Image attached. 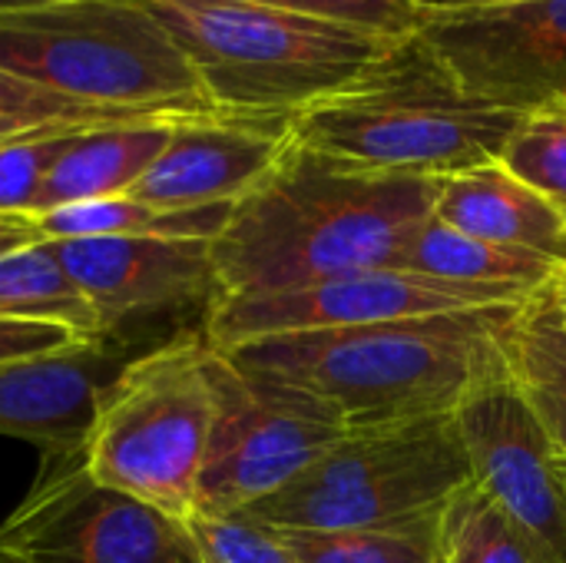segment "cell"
Wrapping results in <instances>:
<instances>
[{
	"label": "cell",
	"mask_w": 566,
	"mask_h": 563,
	"mask_svg": "<svg viewBox=\"0 0 566 563\" xmlns=\"http://www.w3.org/2000/svg\"><path fill=\"white\" fill-rule=\"evenodd\" d=\"M136 119H176V116H139L106 106H90L80 100H66L53 90H43L30 80H20L0 70V123L20 126H113V123H136Z\"/></svg>",
	"instance_id": "26"
},
{
	"label": "cell",
	"mask_w": 566,
	"mask_h": 563,
	"mask_svg": "<svg viewBox=\"0 0 566 563\" xmlns=\"http://www.w3.org/2000/svg\"><path fill=\"white\" fill-rule=\"evenodd\" d=\"M232 206L159 209L133 196L73 202L33 216L36 239H209L222 232Z\"/></svg>",
	"instance_id": "20"
},
{
	"label": "cell",
	"mask_w": 566,
	"mask_h": 563,
	"mask_svg": "<svg viewBox=\"0 0 566 563\" xmlns=\"http://www.w3.org/2000/svg\"><path fill=\"white\" fill-rule=\"evenodd\" d=\"M212 345L182 332L133 355L99 392L80 458L90 478L189 521L216 428Z\"/></svg>",
	"instance_id": "6"
},
{
	"label": "cell",
	"mask_w": 566,
	"mask_h": 563,
	"mask_svg": "<svg viewBox=\"0 0 566 563\" xmlns=\"http://www.w3.org/2000/svg\"><path fill=\"white\" fill-rule=\"evenodd\" d=\"M116 338L0 365V438L27 441L40 461L83 448L103 385L133 358Z\"/></svg>",
	"instance_id": "15"
},
{
	"label": "cell",
	"mask_w": 566,
	"mask_h": 563,
	"mask_svg": "<svg viewBox=\"0 0 566 563\" xmlns=\"http://www.w3.org/2000/svg\"><path fill=\"white\" fill-rule=\"evenodd\" d=\"M471 481L454 415L352 431L295 481L242 511L272 531H385L441 514Z\"/></svg>",
	"instance_id": "7"
},
{
	"label": "cell",
	"mask_w": 566,
	"mask_h": 563,
	"mask_svg": "<svg viewBox=\"0 0 566 563\" xmlns=\"http://www.w3.org/2000/svg\"><path fill=\"white\" fill-rule=\"evenodd\" d=\"M524 113L474 96L415 30L361 76L292 119V136L335 159L408 176L497 163Z\"/></svg>",
	"instance_id": "3"
},
{
	"label": "cell",
	"mask_w": 566,
	"mask_h": 563,
	"mask_svg": "<svg viewBox=\"0 0 566 563\" xmlns=\"http://www.w3.org/2000/svg\"><path fill=\"white\" fill-rule=\"evenodd\" d=\"M0 70L66 100L139 116L219 113L146 0H70L0 13Z\"/></svg>",
	"instance_id": "5"
},
{
	"label": "cell",
	"mask_w": 566,
	"mask_h": 563,
	"mask_svg": "<svg viewBox=\"0 0 566 563\" xmlns=\"http://www.w3.org/2000/svg\"><path fill=\"white\" fill-rule=\"evenodd\" d=\"M398 269L444 279V282H461V285H501L521 292H541L554 285L557 275L564 272L560 265L541 256L484 242L478 236L444 226L434 216L411 239V246L398 259Z\"/></svg>",
	"instance_id": "18"
},
{
	"label": "cell",
	"mask_w": 566,
	"mask_h": 563,
	"mask_svg": "<svg viewBox=\"0 0 566 563\" xmlns=\"http://www.w3.org/2000/svg\"><path fill=\"white\" fill-rule=\"evenodd\" d=\"M444 3H458V7H478V3H514V0H444Z\"/></svg>",
	"instance_id": "34"
},
{
	"label": "cell",
	"mask_w": 566,
	"mask_h": 563,
	"mask_svg": "<svg viewBox=\"0 0 566 563\" xmlns=\"http://www.w3.org/2000/svg\"><path fill=\"white\" fill-rule=\"evenodd\" d=\"M537 292L501 289V285H461L408 269H368L355 275L325 279L302 289L216 299L202 315V338L226 352L269 335L322 332L401 322L421 315H448L494 305H524Z\"/></svg>",
	"instance_id": "10"
},
{
	"label": "cell",
	"mask_w": 566,
	"mask_h": 563,
	"mask_svg": "<svg viewBox=\"0 0 566 563\" xmlns=\"http://www.w3.org/2000/svg\"><path fill=\"white\" fill-rule=\"evenodd\" d=\"M80 129L83 126H46L0 143V216H33L53 163Z\"/></svg>",
	"instance_id": "25"
},
{
	"label": "cell",
	"mask_w": 566,
	"mask_h": 563,
	"mask_svg": "<svg viewBox=\"0 0 566 563\" xmlns=\"http://www.w3.org/2000/svg\"><path fill=\"white\" fill-rule=\"evenodd\" d=\"M90 338L73 335L70 329L56 325H33V322H10L0 319V365L7 362H23V358H43L66 352L73 345H83ZM96 342V338H93Z\"/></svg>",
	"instance_id": "29"
},
{
	"label": "cell",
	"mask_w": 566,
	"mask_h": 563,
	"mask_svg": "<svg viewBox=\"0 0 566 563\" xmlns=\"http://www.w3.org/2000/svg\"><path fill=\"white\" fill-rule=\"evenodd\" d=\"M418 33L474 96L524 116L566 110V0H424Z\"/></svg>",
	"instance_id": "11"
},
{
	"label": "cell",
	"mask_w": 566,
	"mask_h": 563,
	"mask_svg": "<svg viewBox=\"0 0 566 563\" xmlns=\"http://www.w3.org/2000/svg\"><path fill=\"white\" fill-rule=\"evenodd\" d=\"M53 3H70V0H0V13H23V10H40Z\"/></svg>",
	"instance_id": "31"
},
{
	"label": "cell",
	"mask_w": 566,
	"mask_h": 563,
	"mask_svg": "<svg viewBox=\"0 0 566 563\" xmlns=\"http://www.w3.org/2000/svg\"><path fill=\"white\" fill-rule=\"evenodd\" d=\"M33 239H36V229L30 216H0V252L27 246Z\"/></svg>",
	"instance_id": "30"
},
{
	"label": "cell",
	"mask_w": 566,
	"mask_h": 563,
	"mask_svg": "<svg viewBox=\"0 0 566 563\" xmlns=\"http://www.w3.org/2000/svg\"><path fill=\"white\" fill-rule=\"evenodd\" d=\"M30 129H46V126H20V123H0V143L3 139H13V136H23Z\"/></svg>",
	"instance_id": "33"
},
{
	"label": "cell",
	"mask_w": 566,
	"mask_h": 563,
	"mask_svg": "<svg viewBox=\"0 0 566 563\" xmlns=\"http://www.w3.org/2000/svg\"><path fill=\"white\" fill-rule=\"evenodd\" d=\"M235 3L295 10V13L325 17V20L391 33V37L415 33L418 20L424 13V0H235Z\"/></svg>",
	"instance_id": "28"
},
{
	"label": "cell",
	"mask_w": 566,
	"mask_h": 563,
	"mask_svg": "<svg viewBox=\"0 0 566 563\" xmlns=\"http://www.w3.org/2000/svg\"><path fill=\"white\" fill-rule=\"evenodd\" d=\"M551 292H554V302H557V312H560V319H564V329H566V269L557 275V282L551 285Z\"/></svg>",
	"instance_id": "32"
},
{
	"label": "cell",
	"mask_w": 566,
	"mask_h": 563,
	"mask_svg": "<svg viewBox=\"0 0 566 563\" xmlns=\"http://www.w3.org/2000/svg\"><path fill=\"white\" fill-rule=\"evenodd\" d=\"M438 541L441 563H544L517 524L474 481L444 501Z\"/></svg>",
	"instance_id": "22"
},
{
	"label": "cell",
	"mask_w": 566,
	"mask_h": 563,
	"mask_svg": "<svg viewBox=\"0 0 566 563\" xmlns=\"http://www.w3.org/2000/svg\"><path fill=\"white\" fill-rule=\"evenodd\" d=\"M289 146V116H179L172 123L169 143L129 189V196L159 209L235 206L272 173Z\"/></svg>",
	"instance_id": "14"
},
{
	"label": "cell",
	"mask_w": 566,
	"mask_h": 563,
	"mask_svg": "<svg viewBox=\"0 0 566 563\" xmlns=\"http://www.w3.org/2000/svg\"><path fill=\"white\" fill-rule=\"evenodd\" d=\"M0 319L70 329L90 342L106 338L90 299L43 239L0 252Z\"/></svg>",
	"instance_id": "21"
},
{
	"label": "cell",
	"mask_w": 566,
	"mask_h": 563,
	"mask_svg": "<svg viewBox=\"0 0 566 563\" xmlns=\"http://www.w3.org/2000/svg\"><path fill=\"white\" fill-rule=\"evenodd\" d=\"M434 219L484 242L521 249L566 269V209L501 163L444 176Z\"/></svg>",
	"instance_id": "16"
},
{
	"label": "cell",
	"mask_w": 566,
	"mask_h": 563,
	"mask_svg": "<svg viewBox=\"0 0 566 563\" xmlns=\"http://www.w3.org/2000/svg\"><path fill=\"white\" fill-rule=\"evenodd\" d=\"M212 382L219 408L196 514L226 518L255 508L352 435L322 402L242 372L219 348H212Z\"/></svg>",
	"instance_id": "9"
},
{
	"label": "cell",
	"mask_w": 566,
	"mask_h": 563,
	"mask_svg": "<svg viewBox=\"0 0 566 563\" xmlns=\"http://www.w3.org/2000/svg\"><path fill=\"white\" fill-rule=\"evenodd\" d=\"M189 531L202 551L206 563H298L279 531L245 518H189Z\"/></svg>",
	"instance_id": "27"
},
{
	"label": "cell",
	"mask_w": 566,
	"mask_h": 563,
	"mask_svg": "<svg viewBox=\"0 0 566 563\" xmlns=\"http://www.w3.org/2000/svg\"><path fill=\"white\" fill-rule=\"evenodd\" d=\"M0 563H206L189 521L99 484L80 451L40 461L0 521Z\"/></svg>",
	"instance_id": "8"
},
{
	"label": "cell",
	"mask_w": 566,
	"mask_h": 563,
	"mask_svg": "<svg viewBox=\"0 0 566 563\" xmlns=\"http://www.w3.org/2000/svg\"><path fill=\"white\" fill-rule=\"evenodd\" d=\"M219 113L289 116L361 76L398 37L235 0H146Z\"/></svg>",
	"instance_id": "4"
},
{
	"label": "cell",
	"mask_w": 566,
	"mask_h": 563,
	"mask_svg": "<svg viewBox=\"0 0 566 563\" xmlns=\"http://www.w3.org/2000/svg\"><path fill=\"white\" fill-rule=\"evenodd\" d=\"M517 309L269 335L222 355L322 402L348 431H378L458 415L478 392L511 382L507 332Z\"/></svg>",
	"instance_id": "2"
},
{
	"label": "cell",
	"mask_w": 566,
	"mask_h": 563,
	"mask_svg": "<svg viewBox=\"0 0 566 563\" xmlns=\"http://www.w3.org/2000/svg\"><path fill=\"white\" fill-rule=\"evenodd\" d=\"M438 518L385 531H279L298 563H441Z\"/></svg>",
	"instance_id": "23"
},
{
	"label": "cell",
	"mask_w": 566,
	"mask_h": 563,
	"mask_svg": "<svg viewBox=\"0 0 566 563\" xmlns=\"http://www.w3.org/2000/svg\"><path fill=\"white\" fill-rule=\"evenodd\" d=\"M441 179L381 173L308 149L292 136L212 242L219 299L315 285L391 269L434 216Z\"/></svg>",
	"instance_id": "1"
},
{
	"label": "cell",
	"mask_w": 566,
	"mask_h": 563,
	"mask_svg": "<svg viewBox=\"0 0 566 563\" xmlns=\"http://www.w3.org/2000/svg\"><path fill=\"white\" fill-rule=\"evenodd\" d=\"M176 119H136L80 129L53 163L33 216L73 202L129 196V189L143 179V173L169 143Z\"/></svg>",
	"instance_id": "17"
},
{
	"label": "cell",
	"mask_w": 566,
	"mask_h": 563,
	"mask_svg": "<svg viewBox=\"0 0 566 563\" xmlns=\"http://www.w3.org/2000/svg\"><path fill=\"white\" fill-rule=\"evenodd\" d=\"M471 481L517 524L544 563H566V451L511 382L478 392L458 415Z\"/></svg>",
	"instance_id": "12"
},
{
	"label": "cell",
	"mask_w": 566,
	"mask_h": 563,
	"mask_svg": "<svg viewBox=\"0 0 566 563\" xmlns=\"http://www.w3.org/2000/svg\"><path fill=\"white\" fill-rule=\"evenodd\" d=\"M497 163L566 209V110L527 113Z\"/></svg>",
	"instance_id": "24"
},
{
	"label": "cell",
	"mask_w": 566,
	"mask_h": 563,
	"mask_svg": "<svg viewBox=\"0 0 566 563\" xmlns=\"http://www.w3.org/2000/svg\"><path fill=\"white\" fill-rule=\"evenodd\" d=\"M507 368L514 392L566 451V329L551 285L517 309L507 332Z\"/></svg>",
	"instance_id": "19"
},
{
	"label": "cell",
	"mask_w": 566,
	"mask_h": 563,
	"mask_svg": "<svg viewBox=\"0 0 566 563\" xmlns=\"http://www.w3.org/2000/svg\"><path fill=\"white\" fill-rule=\"evenodd\" d=\"M50 246L90 299L106 338L123 325L192 305L206 315L219 299L209 239H56Z\"/></svg>",
	"instance_id": "13"
}]
</instances>
